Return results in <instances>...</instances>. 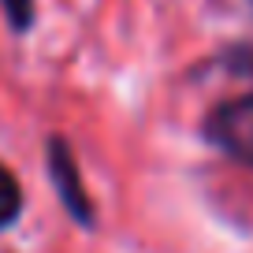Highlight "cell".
<instances>
[{
    "label": "cell",
    "instance_id": "obj_1",
    "mask_svg": "<svg viewBox=\"0 0 253 253\" xmlns=\"http://www.w3.org/2000/svg\"><path fill=\"white\" fill-rule=\"evenodd\" d=\"M209 138L238 164H253V97H235L220 104L209 119Z\"/></svg>",
    "mask_w": 253,
    "mask_h": 253
},
{
    "label": "cell",
    "instance_id": "obj_2",
    "mask_svg": "<svg viewBox=\"0 0 253 253\" xmlns=\"http://www.w3.org/2000/svg\"><path fill=\"white\" fill-rule=\"evenodd\" d=\"M23 212V194H19V182L8 168L0 164V227H8V223L19 220Z\"/></svg>",
    "mask_w": 253,
    "mask_h": 253
},
{
    "label": "cell",
    "instance_id": "obj_3",
    "mask_svg": "<svg viewBox=\"0 0 253 253\" xmlns=\"http://www.w3.org/2000/svg\"><path fill=\"white\" fill-rule=\"evenodd\" d=\"M4 8H8L15 30H26V26H30V0H4Z\"/></svg>",
    "mask_w": 253,
    "mask_h": 253
}]
</instances>
